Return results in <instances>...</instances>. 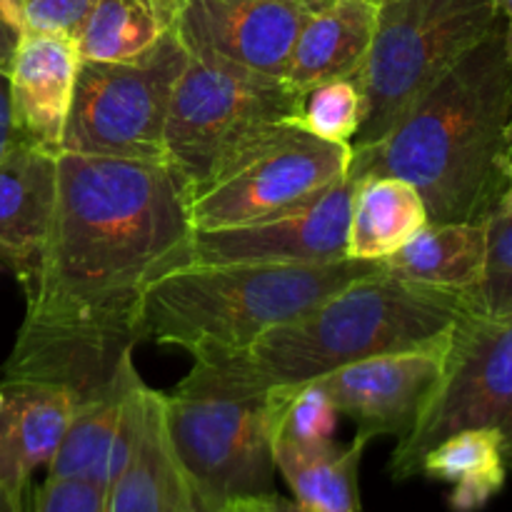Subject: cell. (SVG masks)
I'll list each match as a JSON object with an SVG mask.
<instances>
[{
	"instance_id": "cell-1",
	"label": "cell",
	"mask_w": 512,
	"mask_h": 512,
	"mask_svg": "<svg viewBox=\"0 0 512 512\" xmlns=\"http://www.w3.org/2000/svg\"><path fill=\"white\" fill-rule=\"evenodd\" d=\"M190 233L165 163L58 153L53 220L25 315L135 325L140 290L178 263Z\"/></svg>"
},
{
	"instance_id": "cell-2",
	"label": "cell",
	"mask_w": 512,
	"mask_h": 512,
	"mask_svg": "<svg viewBox=\"0 0 512 512\" xmlns=\"http://www.w3.org/2000/svg\"><path fill=\"white\" fill-rule=\"evenodd\" d=\"M512 170V28L500 15L380 143L353 150L350 170L398 175L423 195L430 223H488Z\"/></svg>"
},
{
	"instance_id": "cell-3",
	"label": "cell",
	"mask_w": 512,
	"mask_h": 512,
	"mask_svg": "<svg viewBox=\"0 0 512 512\" xmlns=\"http://www.w3.org/2000/svg\"><path fill=\"white\" fill-rule=\"evenodd\" d=\"M468 313L465 293L408 283L383 270L275 325L238 353L195 360L188 378L248 393L293 388L365 358L438 343Z\"/></svg>"
},
{
	"instance_id": "cell-4",
	"label": "cell",
	"mask_w": 512,
	"mask_h": 512,
	"mask_svg": "<svg viewBox=\"0 0 512 512\" xmlns=\"http://www.w3.org/2000/svg\"><path fill=\"white\" fill-rule=\"evenodd\" d=\"M383 260L175 265L145 283L138 340L210 360L238 353L275 325L300 318L345 285L383 273Z\"/></svg>"
},
{
	"instance_id": "cell-5",
	"label": "cell",
	"mask_w": 512,
	"mask_h": 512,
	"mask_svg": "<svg viewBox=\"0 0 512 512\" xmlns=\"http://www.w3.org/2000/svg\"><path fill=\"white\" fill-rule=\"evenodd\" d=\"M300 100L283 80L188 55L170 98L163 163L185 205L240 160L298 125Z\"/></svg>"
},
{
	"instance_id": "cell-6",
	"label": "cell",
	"mask_w": 512,
	"mask_h": 512,
	"mask_svg": "<svg viewBox=\"0 0 512 512\" xmlns=\"http://www.w3.org/2000/svg\"><path fill=\"white\" fill-rule=\"evenodd\" d=\"M498 20L495 0H378L353 150L380 143Z\"/></svg>"
},
{
	"instance_id": "cell-7",
	"label": "cell",
	"mask_w": 512,
	"mask_h": 512,
	"mask_svg": "<svg viewBox=\"0 0 512 512\" xmlns=\"http://www.w3.org/2000/svg\"><path fill=\"white\" fill-rule=\"evenodd\" d=\"M163 425L200 512L273 490V405L268 393L185 378L160 393Z\"/></svg>"
},
{
	"instance_id": "cell-8",
	"label": "cell",
	"mask_w": 512,
	"mask_h": 512,
	"mask_svg": "<svg viewBox=\"0 0 512 512\" xmlns=\"http://www.w3.org/2000/svg\"><path fill=\"white\" fill-rule=\"evenodd\" d=\"M188 50L173 28L128 63L80 60L60 153L163 163V133Z\"/></svg>"
},
{
	"instance_id": "cell-9",
	"label": "cell",
	"mask_w": 512,
	"mask_h": 512,
	"mask_svg": "<svg viewBox=\"0 0 512 512\" xmlns=\"http://www.w3.org/2000/svg\"><path fill=\"white\" fill-rule=\"evenodd\" d=\"M512 418V318L468 313L453 330L443 378L390 460L395 480L420 473L425 453L465 428H500Z\"/></svg>"
},
{
	"instance_id": "cell-10",
	"label": "cell",
	"mask_w": 512,
	"mask_h": 512,
	"mask_svg": "<svg viewBox=\"0 0 512 512\" xmlns=\"http://www.w3.org/2000/svg\"><path fill=\"white\" fill-rule=\"evenodd\" d=\"M353 145L330 143L293 125L240 160L188 203L193 230H218L283 213L345 178Z\"/></svg>"
},
{
	"instance_id": "cell-11",
	"label": "cell",
	"mask_w": 512,
	"mask_h": 512,
	"mask_svg": "<svg viewBox=\"0 0 512 512\" xmlns=\"http://www.w3.org/2000/svg\"><path fill=\"white\" fill-rule=\"evenodd\" d=\"M355 185L358 180L348 173L330 188L283 213L233 228L193 230L175 265H288L345 260Z\"/></svg>"
},
{
	"instance_id": "cell-12",
	"label": "cell",
	"mask_w": 512,
	"mask_h": 512,
	"mask_svg": "<svg viewBox=\"0 0 512 512\" xmlns=\"http://www.w3.org/2000/svg\"><path fill=\"white\" fill-rule=\"evenodd\" d=\"M308 15L303 0H185L170 28L193 58L285 83Z\"/></svg>"
},
{
	"instance_id": "cell-13",
	"label": "cell",
	"mask_w": 512,
	"mask_h": 512,
	"mask_svg": "<svg viewBox=\"0 0 512 512\" xmlns=\"http://www.w3.org/2000/svg\"><path fill=\"white\" fill-rule=\"evenodd\" d=\"M450 343L453 333L423 348L383 353L345 365L318 378V383L340 415L355 420L358 435L368 440L398 435L403 440L425 413L443 378Z\"/></svg>"
},
{
	"instance_id": "cell-14",
	"label": "cell",
	"mask_w": 512,
	"mask_h": 512,
	"mask_svg": "<svg viewBox=\"0 0 512 512\" xmlns=\"http://www.w3.org/2000/svg\"><path fill=\"white\" fill-rule=\"evenodd\" d=\"M80 53L63 33H23L10 63V105L20 140L60 153Z\"/></svg>"
},
{
	"instance_id": "cell-15",
	"label": "cell",
	"mask_w": 512,
	"mask_h": 512,
	"mask_svg": "<svg viewBox=\"0 0 512 512\" xmlns=\"http://www.w3.org/2000/svg\"><path fill=\"white\" fill-rule=\"evenodd\" d=\"M58 153L18 140L0 160V265L33 283L48 240L55 205Z\"/></svg>"
},
{
	"instance_id": "cell-16",
	"label": "cell",
	"mask_w": 512,
	"mask_h": 512,
	"mask_svg": "<svg viewBox=\"0 0 512 512\" xmlns=\"http://www.w3.org/2000/svg\"><path fill=\"white\" fill-rule=\"evenodd\" d=\"M75 400L40 383L0 380V488L25 503L30 475L48 465L73 418Z\"/></svg>"
},
{
	"instance_id": "cell-17",
	"label": "cell",
	"mask_w": 512,
	"mask_h": 512,
	"mask_svg": "<svg viewBox=\"0 0 512 512\" xmlns=\"http://www.w3.org/2000/svg\"><path fill=\"white\" fill-rule=\"evenodd\" d=\"M378 18V0H335L310 13L295 40L285 83L298 95L330 83L360 78Z\"/></svg>"
},
{
	"instance_id": "cell-18",
	"label": "cell",
	"mask_w": 512,
	"mask_h": 512,
	"mask_svg": "<svg viewBox=\"0 0 512 512\" xmlns=\"http://www.w3.org/2000/svg\"><path fill=\"white\" fill-rule=\"evenodd\" d=\"M108 512H200L163 425L160 393H148L145 428L133 458L108 493Z\"/></svg>"
},
{
	"instance_id": "cell-19",
	"label": "cell",
	"mask_w": 512,
	"mask_h": 512,
	"mask_svg": "<svg viewBox=\"0 0 512 512\" xmlns=\"http://www.w3.org/2000/svg\"><path fill=\"white\" fill-rule=\"evenodd\" d=\"M423 195L398 175L358 178L350 208L348 258L388 260L428 225Z\"/></svg>"
},
{
	"instance_id": "cell-20",
	"label": "cell",
	"mask_w": 512,
	"mask_h": 512,
	"mask_svg": "<svg viewBox=\"0 0 512 512\" xmlns=\"http://www.w3.org/2000/svg\"><path fill=\"white\" fill-rule=\"evenodd\" d=\"M383 263L393 278L470 293L483 278L485 223H428Z\"/></svg>"
},
{
	"instance_id": "cell-21",
	"label": "cell",
	"mask_w": 512,
	"mask_h": 512,
	"mask_svg": "<svg viewBox=\"0 0 512 512\" xmlns=\"http://www.w3.org/2000/svg\"><path fill=\"white\" fill-rule=\"evenodd\" d=\"M420 473L453 485L448 503L455 512L483 510L508 478L500 428H465L425 453Z\"/></svg>"
},
{
	"instance_id": "cell-22",
	"label": "cell",
	"mask_w": 512,
	"mask_h": 512,
	"mask_svg": "<svg viewBox=\"0 0 512 512\" xmlns=\"http://www.w3.org/2000/svg\"><path fill=\"white\" fill-rule=\"evenodd\" d=\"M368 443L363 435H355L348 448H298L273 440L275 470L308 512H360L358 465Z\"/></svg>"
},
{
	"instance_id": "cell-23",
	"label": "cell",
	"mask_w": 512,
	"mask_h": 512,
	"mask_svg": "<svg viewBox=\"0 0 512 512\" xmlns=\"http://www.w3.org/2000/svg\"><path fill=\"white\" fill-rule=\"evenodd\" d=\"M138 383L140 375L138 370H133L110 393L75 405L68 430L48 463V478H83L95 483L118 433L128 395Z\"/></svg>"
},
{
	"instance_id": "cell-24",
	"label": "cell",
	"mask_w": 512,
	"mask_h": 512,
	"mask_svg": "<svg viewBox=\"0 0 512 512\" xmlns=\"http://www.w3.org/2000/svg\"><path fill=\"white\" fill-rule=\"evenodd\" d=\"M153 0H95L75 45L80 60L128 63L165 33Z\"/></svg>"
},
{
	"instance_id": "cell-25",
	"label": "cell",
	"mask_w": 512,
	"mask_h": 512,
	"mask_svg": "<svg viewBox=\"0 0 512 512\" xmlns=\"http://www.w3.org/2000/svg\"><path fill=\"white\" fill-rule=\"evenodd\" d=\"M273 405V440L298 448H328L338 430L340 410L318 380L268 390Z\"/></svg>"
},
{
	"instance_id": "cell-26",
	"label": "cell",
	"mask_w": 512,
	"mask_h": 512,
	"mask_svg": "<svg viewBox=\"0 0 512 512\" xmlns=\"http://www.w3.org/2000/svg\"><path fill=\"white\" fill-rule=\"evenodd\" d=\"M363 123V85L360 78L330 80L303 93L298 125L330 143L353 145Z\"/></svg>"
},
{
	"instance_id": "cell-27",
	"label": "cell",
	"mask_w": 512,
	"mask_h": 512,
	"mask_svg": "<svg viewBox=\"0 0 512 512\" xmlns=\"http://www.w3.org/2000/svg\"><path fill=\"white\" fill-rule=\"evenodd\" d=\"M465 295L473 315L512 318V208H500L485 223L483 278Z\"/></svg>"
},
{
	"instance_id": "cell-28",
	"label": "cell",
	"mask_w": 512,
	"mask_h": 512,
	"mask_svg": "<svg viewBox=\"0 0 512 512\" xmlns=\"http://www.w3.org/2000/svg\"><path fill=\"white\" fill-rule=\"evenodd\" d=\"M95 0H13L23 33H63L78 38Z\"/></svg>"
},
{
	"instance_id": "cell-29",
	"label": "cell",
	"mask_w": 512,
	"mask_h": 512,
	"mask_svg": "<svg viewBox=\"0 0 512 512\" xmlns=\"http://www.w3.org/2000/svg\"><path fill=\"white\" fill-rule=\"evenodd\" d=\"M30 512H108V493L93 480L45 478Z\"/></svg>"
},
{
	"instance_id": "cell-30",
	"label": "cell",
	"mask_w": 512,
	"mask_h": 512,
	"mask_svg": "<svg viewBox=\"0 0 512 512\" xmlns=\"http://www.w3.org/2000/svg\"><path fill=\"white\" fill-rule=\"evenodd\" d=\"M20 35H23V30H20L18 20H15L13 0H0V70H5V73H8L10 63H13Z\"/></svg>"
},
{
	"instance_id": "cell-31",
	"label": "cell",
	"mask_w": 512,
	"mask_h": 512,
	"mask_svg": "<svg viewBox=\"0 0 512 512\" xmlns=\"http://www.w3.org/2000/svg\"><path fill=\"white\" fill-rule=\"evenodd\" d=\"M20 135L13 120V105H10V78L5 70H0V160L13 150Z\"/></svg>"
},
{
	"instance_id": "cell-32",
	"label": "cell",
	"mask_w": 512,
	"mask_h": 512,
	"mask_svg": "<svg viewBox=\"0 0 512 512\" xmlns=\"http://www.w3.org/2000/svg\"><path fill=\"white\" fill-rule=\"evenodd\" d=\"M215 512H270L268 495H260V498H248V500H235V503H228L225 508Z\"/></svg>"
},
{
	"instance_id": "cell-33",
	"label": "cell",
	"mask_w": 512,
	"mask_h": 512,
	"mask_svg": "<svg viewBox=\"0 0 512 512\" xmlns=\"http://www.w3.org/2000/svg\"><path fill=\"white\" fill-rule=\"evenodd\" d=\"M183 3L185 0H153L155 10H158V15H160V20H163L165 28H170V25H173L175 15H178L180 5Z\"/></svg>"
},
{
	"instance_id": "cell-34",
	"label": "cell",
	"mask_w": 512,
	"mask_h": 512,
	"mask_svg": "<svg viewBox=\"0 0 512 512\" xmlns=\"http://www.w3.org/2000/svg\"><path fill=\"white\" fill-rule=\"evenodd\" d=\"M268 505H270V512H308L303 505H298L295 500L283 498V495L278 493L268 495Z\"/></svg>"
},
{
	"instance_id": "cell-35",
	"label": "cell",
	"mask_w": 512,
	"mask_h": 512,
	"mask_svg": "<svg viewBox=\"0 0 512 512\" xmlns=\"http://www.w3.org/2000/svg\"><path fill=\"white\" fill-rule=\"evenodd\" d=\"M500 433H503V440H505V460H508V468L512 470V418L508 423L500 425Z\"/></svg>"
},
{
	"instance_id": "cell-36",
	"label": "cell",
	"mask_w": 512,
	"mask_h": 512,
	"mask_svg": "<svg viewBox=\"0 0 512 512\" xmlns=\"http://www.w3.org/2000/svg\"><path fill=\"white\" fill-rule=\"evenodd\" d=\"M0 512H25V508L20 503H15V500L0 488Z\"/></svg>"
},
{
	"instance_id": "cell-37",
	"label": "cell",
	"mask_w": 512,
	"mask_h": 512,
	"mask_svg": "<svg viewBox=\"0 0 512 512\" xmlns=\"http://www.w3.org/2000/svg\"><path fill=\"white\" fill-rule=\"evenodd\" d=\"M495 5H498V13L503 15L505 23L512 28V0H495Z\"/></svg>"
},
{
	"instance_id": "cell-38",
	"label": "cell",
	"mask_w": 512,
	"mask_h": 512,
	"mask_svg": "<svg viewBox=\"0 0 512 512\" xmlns=\"http://www.w3.org/2000/svg\"><path fill=\"white\" fill-rule=\"evenodd\" d=\"M503 208H512V170H510V185H508V193H505Z\"/></svg>"
}]
</instances>
